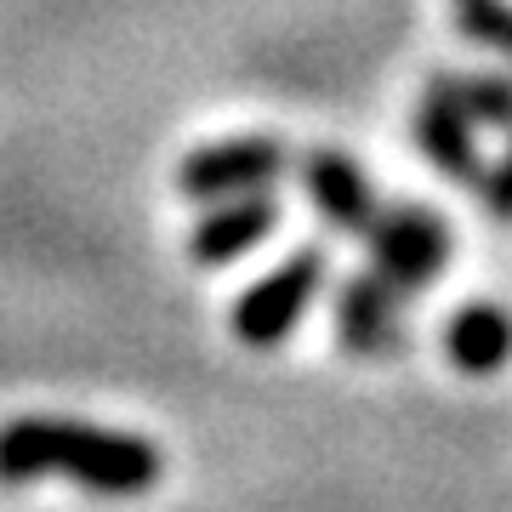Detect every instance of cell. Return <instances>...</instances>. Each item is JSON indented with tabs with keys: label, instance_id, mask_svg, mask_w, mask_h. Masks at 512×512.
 Instances as JSON below:
<instances>
[{
	"label": "cell",
	"instance_id": "obj_1",
	"mask_svg": "<svg viewBox=\"0 0 512 512\" xmlns=\"http://www.w3.org/2000/svg\"><path fill=\"white\" fill-rule=\"evenodd\" d=\"M74 478L97 495H143L160 484L165 461L137 433H109L86 421L57 416H18L0 427V484H29V478Z\"/></svg>",
	"mask_w": 512,
	"mask_h": 512
},
{
	"label": "cell",
	"instance_id": "obj_2",
	"mask_svg": "<svg viewBox=\"0 0 512 512\" xmlns=\"http://www.w3.org/2000/svg\"><path fill=\"white\" fill-rule=\"evenodd\" d=\"M325 268L330 262H325L319 245L285 256L274 274H262L251 291L234 302V336L245 348H274V342H285L296 330V319L308 313V302L319 296V285H325Z\"/></svg>",
	"mask_w": 512,
	"mask_h": 512
},
{
	"label": "cell",
	"instance_id": "obj_3",
	"mask_svg": "<svg viewBox=\"0 0 512 512\" xmlns=\"http://www.w3.org/2000/svg\"><path fill=\"white\" fill-rule=\"evenodd\" d=\"M285 165H291V148L279 137H268V131L262 137H228V143L194 148L177 165V188L188 200L217 205V200H234V194H262Z\"/></svg>",
	"mask_w": 512,
	"mask_h": 512
},
{
	"label": "cell",
	"instance_id": "obj_4",
	"mask_svg": "<svg viewBox=\"0 0 512 512\" xmlns=\"http://www.w3.org/2000/svg\"><path fill=\"white\" fill-rule=\"evenodd\" d=\"M370 239V268H382L399 291H416L450 262V222L433 217L427 205H393L376 211L365 228Z\"/></svg>",
	"mask_w": 512,
	"mask_h": 512
},
{
	"label": "cell",
	"instance_id": "obj_5",
	"mask_svg": "<svg viewBox=\"0 0 512 512\" xmlns=\"http://www.w3.org/2000/svg\"><path fill=\"white\" fill-rule=\"evenodd\" d=\"M336 336L353 353H393L404 342L399 285L382 268H365V274L342 279V291H336Z\"/></svg>",
	"mask_w": 512,
	"mask_h": 512
},
{
	"label": "cell",
	"instance_id": "obj_6",
	"mask_svg": "<svg viewBox=\"0 0 512 512\" xmlns=\"http://www.w3.org/2000/svg\"><path fill=\"white\" fill-rule=\"evenodd\" d=\"M279 228V200L262 188V194H234V200H217L194 222V234H188V256L205 262V268H217V262H234L245 256L251 245Z\"/></svg>",
	"mask_w": 512,
	"mask_h": 512
},
{
	"label": "cell",
	"instance_id": "obj_7",
	"mask_svg": "<svg viewBox=\"0 0 512 512\" xmlns=\"http://www.w3.org/2000/svg\"><path fill=\"white\" fill-rule=\"evenodd\" d=\"M302 183H308V200L325 211V222H336L342 234H365L376 222V194H370V177L348 154L336 148H313L302 160Z\"/></svg>",
	"mask_w": 512,
	"mask_h": 512
},
{
	"label": "cell",
	"instance_id": "obj_8",
	"mask_svg": "<svg viewBox=\"0 0 512 512\" xmlns=\"http://www.w3.org/2000/svg\"><path fill=\"white\" fill-rule=\"evenodd\" d=\"M416 143L444 177L467 183L473 194L484 188V160H478V143H473V120L444 92H433V86H427V97H421V109H416Z\"/></svg>",
	"mask_w": 512,
	"mask_h": 512
},
{
	"label": "cell",
	"instance_id": "obj_9",
	"mask_svg": "<svg viewBox=\"0 0 512 512\" xmlns=\"http://www.w3.org/2000/svg\"><path fill=\"white\" fill-rule=\"evenodd\" d=\"M444 353L456 359V370L467 376H495L512 359V319L495 302H467L456 308V319L444 325Z\"/></svg>",
	"mask_w": 512,
	"mask_h": 512
},
{
	"label": "cell",
	"instance_id": "obj_10",
	"mask_svg": "<svg viewBox=\"0 0 512 512\" xmlns=\"http://www.w3.org/2000/svg\"><path fill=\"white\" fill-rule=\"evenodd\" d=\"M433 92H444L473 126L512 131V80L501 74H433Z\"/></svg>",
	"mask_w": 512,
	"mask_h": 512
},
{
	"label": "cell",
	"instance_id": "obj_11",
	"mask_svg": "<svg viewBox=\"0 0 512 512\" xmlns=\"http://www.w3.org/2000/svg\"><path fill=\"white\" fill-rule=\"evenodd\" d=\"M456 23L478 46H495L512 57V0H456Z\"/></svg>",
	"mask_w": 512,
	"mask_h": 512
},
{
	"label": "cell",
	"instance_id": "obj_12",
	"mask_svg": "<svg viewBox=\"0 0 512 512\" xmlns=\"http://www.w3.org/2000/svg\"><path fill=\"white\" fill-rule=\"evenodd\" d=\"M478 200H484V211H490L495 222H512V148H507V160L495 165V171H484Z\"/></svg>",
	"mask_w": 512,
	"mask_h": 512
}]
</instances>
